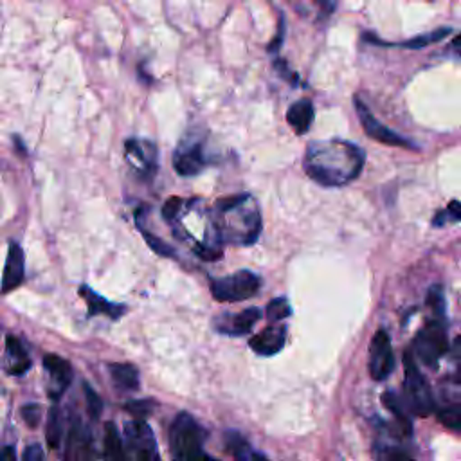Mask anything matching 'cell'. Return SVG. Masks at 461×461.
<instances>
[{"label":"cell","mask_w":461,"mask_h":461,"mask_svg":"<svg viewBox=\"0 0 461 461\" xmlns=\"http://www.w3.org/2000/svg\"><path fill=\"white\" fill-rule=\"evenodd\" d=\"M366 151L351 140L324 139L306 146L304 173L324 187H340L353 182L364 169Z\"/></svg>","instance_id":"6da1fadb"},{"label":"cell","mask_w":461,"mask_h":461,"mask_svg":"<svg viewBox=\"0 0 461 461\" xmlns=\"http://www.w3.org/2000/svg\"><path fill=\"white\" fill-rule=\"evenodd\" d=\"M214 227L218 234L229 236L232 243L250 245L261 230V214L249 193L227 196L214 205Z\"/></svg>","instance_id":"7a4b0ae2"},{"label":"cell","mask_w":461,"mask_h":461,"mask_svg":"<svg viewBox=\"0 0 461 461\" xmlns=\"http://www.w3.org/2000/svg\"><path fill=\"white\" fill-rule=\"evenodd\" d=\"M207 140L209 135L205 130L189 128L184 137L178 140L173 151V169L180 176H194L202 173L209 164L207 153Z\"/></svg>","instance_id":"3957f363"},{"label":"cell","mask_w":461,"mask_h":461,"mask_svg":"<svg viewBox=\"0 0 461 461\" xmlns=\"http://www.w3.org/2000/svg\"><path fill=\"white\" fill-rule=\"evenodd\" d=\"M205 432L187 412L176 414L169 429V447L173 459H198L203 456Z\"/></svg>","instance_id":"277c9868"},{"label":"cell","mask_w":461,"mask_h":461,"mask_svg":"<svg viewBox=\"0 0 461 461\" xmlns=\"http://www.w3.org/2000/svg\"><path fill=\"white\" fill-rule=\"evenodd\" d=\"M405 364V382H403V393H405V402L412 409L414 414L418 416H429L430 412L436 411V402L432 398L430 387L421 375V371L416 366L414 355L411 351L405 353L403 357Z\"/></svg>","instance_id":"5b68a950"},{"label":"cell","mask_w":461,"mask_h":461,"mask_svg":"<svg viewBox=\"0 0 461 461\" xmlns=\"http://www.w3.org/2000/svg\"><path fill=\"white\" fill-rule=\"evenodd\" d=\"M448 340H447V328L443 319H434L427 322L414 337L412 342V355L416 360L423 362L429 367H436L439 358L447 353Z\"/></svg>","instance_id":"8992f818"},{"label":"cell","mask_w":461,"mask_h":461,"mask_svg":"<svg viewBox=\"0 0 461 461\" xmlns=\"http://www.w3.org/2000/svg\"><path fill=\"white\" fill-rule=\"evenodd\" d=\"M261 286L259 276L250 270H238L230 276L218 277L211 283V292L216 301L221 303H236L245 301L258 294Z\"/></svg>","instance_id":"52a82bcc"},{"label":"cell","mask_w":461,"mask_h":461,"mask_svg":"<svg viewBox=\"0 0 461 461\" xmlns=\"http://www.w3.org/2000/svg\"><path fill=\"white\" fill-rule=\"evenodd\" d=\"M353 104H355V112L358 115V121L366 131L367 137H371L373 140L380 142V144H385V146H396V148H405V149H412V151H418L420 148L409 140L407 137L396 133L394 130H391L389 126L382 124L373 113L371 110L367 108V104L360 99V95H355L353 97Z\"/></svg>","instance_id":"ba28073f"},{"label":"cell","mask_w":461,"mask_h":461,"mask_svg":"<svg viewBox=\"0 0 461 461\" xmlns=\"http://www.w3.org/2000/svg\"><path fill=\"white\" fill-rule=\"evenodd\" d=\"M124 157L140 178H153L158 166L157 144L149 139L131 137L124 140Z\"/></svg>","instance_id":"9c48e42d"},{"label":"cell","mask_w":461,"mask_h":461,"mask_svg":"<svg viewBox=\"0 0 461 461\" xmlns=\"http://www.w3.org/2000/svg\"><path fill=\"white\" fill-rule=\"evenodd\" d=\"M126 445L133 461H162L155 434L144 420H133L126 425Z\"/></svg>","instance_id":"30bf717a"},{"label":"cell","mask_w":461,"mask_h":461,"mask_svg":"<svg viewBox=\"0 0 461 461\" xmlns=\"http://www.w3.org/2000/svg\"><path fill=\"white\" fill-rule=\"evenodd\" d=\"M394 367L391 339L384 330H378L369 344V375L373 380H385Z\"/></svg>","instance_id":"8fae6325"},{"label":"cell","mask_w":461,"mask_h":461,"mask_svg":"<svg viewBox=\"0 0 461 461\" xmlns=\"http://www.w3.org/2000/svg\"><path fill=\"white\" fill-rule=\"evenodd\" d=\"M261 319L259 308H245L240 313H221L220 317L214 319V328L216 331L230 337H240L250 333L254 324Z\"/></svg>","instance_id":"7c38bea8"},{"label":"cell","mask_w":461,"mask_h":461,"mask_svg":"<svg viewBox=\"0 0 461 461\" xmlns=\"http://www.w3.org/2000/svg\"><path fill=\"white\" fill-rule=\"evenodd\" d=\"M63 461H92V436L81 420H74L68 429Z\"/></svg>","instance_id":"4fadbf2b"},{"label":"cell","mask_w":461,"mask_h":461,"mask_svg":"<svg viewBox=\"0 0 461 461\" xmlns=\"http://www.w3.org/2000/svg\"><path fill=\"white\" fill-rule=\"evenodd\" d=\"M285 340H286V326L272 322L267 328H263L259 333H256L249 340V346L252 351H256L261 357H272L283 349Z\"/></svg>","instance_id":"5bb4252c"},{"label":"cell","mask_w":461,"mask_h":461,"mask_svg":"<svg viewBox=\"0 0 461 461\" xmlns=\"http://www.w3.org/2000/svg\"><path fill=\"white\" fill-rule=\"evenodd\" d=\"M43 367L52 380V389H50L52 398H59V394L70 385L74 376L70 362L54 353H47L43 357Z\"/></svg>","instance_id":"9a60e30c"},{"label":"cell","mask_w":461,"mask_h":461,"mask_svg":"<svg viewBox=\"0 0 461 461\" xmlns=\"http://www.w3.org/2000/svg\"><path fill=\"white\" fill-rule=\"evenodd\" d=\"M25 272V256L20 245L11 243L5 258V267L2 274V294H7L22 285Z\"/></svg>","instance_id":"2e32d148"},{"label":"cell","mask_w":461,"mask_h":461,"mask_svg":"<svg viewBox=\"0 0 461 461\" xmlns=\"http://www.w3.org/2000/svg\"><path fill=\"white\" fill-rule=\"evenodd\" d=\"M452 32L450 27H438L430 32H425V34H420V36H414L411 40H405V41H384L380 40L378 36L375 34H369V32H364L362 34V40L364 41H369L371 45H382V47H400V49H423L430 43H436V41H441L443 38H447L448 34Z\"/></svg>","instance_id":"e0dca14e"},{"label":"cell","mask_w":461,"mask_h":461,"mask_svg":"<svg viewBox=\"0 0 461 461\" xmlns=\"http://www.w3.org/2000/svg\"><path fill=\"white\" fill-rule=\"evenodd\" d=\"M315 119V108L310 99H299L286 110V122L297 135H304Z\"/></svg>","instance_id":"ac0fdd59"},{"label":"cell","mask_w":461,"mask_h":461,"mask_svg":"<svg viewBox=\"0 0 461 461\" xmlns=\"http://www.w3.org/2000/svg\"><path fill=\"white\" fill-rule=\"evenodd\" d=\"M79 295L85 299L90 315H108L110 319H119L124 313V306L122 304L106 301L104 297H101L97 292H94L86 285H83L79 288Z\"/></svg>","instance_id":"d6986e66"},{"label":"cell","mask_w":461,"mask_h":461,"mask_svg":"<svg viewBox=\"0 0 461 461\" xmlns=\"http://www.w3.org/2000/svg\"><path fill=\"white\" fill-rule=\"evenodd\" d=\"M108 371H110V376L113 380V385L119 391L133 393V391L139 389V371L133 364H128V362L110 364Z\"/></svg>","instance_id":"ffe728a7"},{"label":"cell","mask_w":461,"mask_h":461,"mask_svg":"<svg viewBox=\"0 0 461 461\" xmlns=\"http://www.w3.org/2000/svg\"><path fill=\"white\" fill-rule=\"evenodd\" d=\"M5 348H7V353H9V358H11V366L7 367L9 375L20 376V375L27 373L32 362L27 357V351H25L23 344L14 335H7L5 337Z\"/></svg>","instance_id":"44dd1931"},{"label":"cell","mask_w":461,"mask_h":461,"mask_svg":"<svg viewBox=\"0 0 461 461\" xmlns=\"http://www.w3.org/2000/svg\"><path fill=\"white\" fill-rule=\"evenodd\" d=\"M104 461H126L121 434L112 421L104 427Z\"/></svg>","instance_id":"7402d4cb"},{"label":"cell","mask_w":461,"mask_h":461,"mask_svg":"<svg viewBox=\"0 0 461 461\" xmlns=\"http://www.w3.org/2000/svg\"><path fill=\"white\" fill-rule=\"evenodd\" d=\"M63 436V418H61V411L58 405H52L49 411V418H47V427H45V438H47V445L50 448H58L59 441Z\"/></svg>","instance_id":"603a6c76"},{"label":"cell","mask_w":461,"mask_h":461,"mask_svg":"<svg viewBox=\"0 0 461 461\" xmlns=\"http://www.w3.org/2000/svg\"><path fill=\"white\" fill-rule=\"evenodd\" d=\"M382 402H384V405H385V407L394 414V418L398 420L400 427H402L407 434H411V430H412V423H411V418H409L407 411L403 409V402H402V400H398V398H396V394H394L393 391H385V393L382 394Z\"/></svg>","instance_id":"cb8c5ba5"},{"label":"cell","mask_w":461,"mask_h":461,"mask_svg":"<svg viewBox=\"0 0 461 461\" xmlns=\"http://www.w3.org/2000/svg\"><path fill=\"white\" fill-rule=\"evenodd\" d=\"M290 313H292V308L286 297H276L267 304V319L270 322H279L286 319Z\"/></svg>","instance_id":"d4e9b609"},{"label":"cell","mask_w":461,"mask_h":461,"mask_svg":"<svg viewBox=\"0 0 461 461\" xmlns=\"http://www.w3.org/2000/svg\"><path fill=\"white\" fill-rule=\"evenodd\" d=\"M447 221H461V202L452 200V202H450L443 211H439V212L434 216V220H432L434 225H443V223H447Z\"/></svg>","instance_id":"484cf974"},{"label":"cell","mask_w":461,"mask_h":461,"mask_svg":"<svg viewBox=\"0 0 461 461\" xmlns=\"http://www.w3.org/2000/svg\"><path fill=\"white\" fill-rule=\"evenodd\" d=\"M140 232H142V236H144L146 243H148V245H149L157 254L166 256V258H175V250H173L167 243H164L158 236H155V234L148 232V230H146V229H142V227H140Z\"/></svg>","instance_id":"4316f807"},{"label":"cell","mask_w":461,"mask_h":461,"mask_svg":"<svg viewBox=\"0 0 461 461\" xmlns=\"http://www.w3.org/2000/svg\"><path fill=\"white\" fill-rule=\"evenodd\" d=\"M427 304L430 306V310L434 312V315L438 319H443L445 317V297H443V292L439 286H432L429 290V295H427Z\"/></svg>","instance_id":"83f0119b"},{"label":"cell","mask_w":461,"mask_h":461,"mask_svg":"<svg viewBox=\"0 0 461 461\" xmlns=\"http://www.w3.org/2000/svg\"><path fill=\"white\" fill-rule=\"evenodd\" d=\"M227 448L234 454V456H238L240 459H243L247 454H249V445H247V441L241 438V434H238V432H227Z\"/></svg>","instance_id":"f1b7e54d"},{"label":"cell","mask_w":461,"mask_h":461,"mask_svg":"<svg viewBox=\"0 0 461 461\" xmlns=\"http://www.w3.org/2000/svg\"><path fill=\"white\" fill-rule=\"evenodd\" d=\"M274 70L286 81V83H290V85H294V86H297V85H301V79H299V76L288 67V63L285 61V59H281V58H276L274 59Z\"/></svg>","instance_id":"f546056e"},{"label":"cell","mask_w":461,"mask_h":461,"mask_svg":"<svg viewBox=\"0 0 461 461\" xmlns=\"http://www.w3.org/2000/svg\"><path fill=\"white\" fill-rule=\"evenodd\" d=\"M85 400H86V409H88L90 416L97 418L103 412V402H101L99 394L90 385H85Z\"/></svg>","instance_id":"4dcf8cb0"},{"label":"cell","mask_w":461,"mask_h":461,"mask_svg":"<svg viewBox=\"0 0 461 461\" xmlns=\"http://www.w3.org/2000/svg\"><path fill=\"white\" fill-rule=\"evenodd\" d=\"M151 402L149 400H133V402H128L124 405V409L128 412H131L137 420H144L149 412H151Z\"/></svg>","instance_id":"1f68e13d"},{"label":"cell","mask_w":461,"mask_h":461,"mask_svg":"<svg viewBox=\"0 0 461 461\" xmlns=\"http://www.w3.org/2000/svg\"><path fill=\"white\" fill-rule=\"evenodd\" d=\"M184 200L182 198H178V196H171L169 200H166V203H164V207H162V216L166 218V220H169V221H173L178 214H180V209L184 207Z\"/></svg>","instance_id":"d6a6232c"},{"label":"cell","mask_w":461,"mask_h":461,"mask_svg":"<svg viewBox=\"0 0 461 461\" xmlns=\"http://www.w3.org/2000/svg\"><path fill=\"white\" fill-rule=\"evenodd\" d=\"M376 461H412L405 452L398 448H378L376 450Z\"/></svg>","instance_id":"836d02e7"},{"label":"cell","mask_w":461,"mask_h":461,"mask_svg":"<svg viewBox=\"0 0 461 461\" xmlns=\"http://www.w3.org/2000/svg\"><path fill=\"white\" fill-rule=\"evenodd\" d=\"M40 416H41V407L38 403H25L22 407V418L29 427H36L40 423Z\"/></svg>","instance_id":"e575fe53"},{"label":"cell","mask_w":461,"mask_h":461,"mask_svg":"<svg viewBox=\"0 0 461 461\" xmlns=\"http://www.w3.org/2000/svg\"><path fill=\"white\" fill-rule=\"evenodd\" d=\"M283 38H285V18H283V16H279L277 32H276V36L270 40V43H268L267 50H268L270 54H277V52H279V49H281V45H283Z\"/></svg>","instance_id":"d590c367"},{"label":"cell","mask_w":461,"mask_h":461,"mask_svg":"<svg viewBox=\"0 0 461 461\" xmlns=\"http://www.w3.org/2000/svg\"><path fill=\"white\" fill-rule=\"evenodd\" d=\"M22 461H43V448L38 443L29 445L22 454Z\"/></svg>","instance_id":"8d00e7d4"},{"label":"cell","mask_w":461,"mask_h":461,"mask_svg":"<svg viewBox=\"0 0 461 461\" xmlns=\"http://www.w3.org/2000/svg\"><path fill=\"white\" fill-rule=\"evenodd\" d=\"M313 4L317 5V9H319L321 16L328 18V16H331V14L335 13L339 0H313Z\"/></svg>","instance_id":"74e56055"},{"label":"cell","mask_w":461,"mask_h":461,"mask_svg":"<svg viewBox=\"0 0 461 461\" xmlns=\"http://www.w3.org/2000/svg\"><path fill=\"white\" fill-rule=\"evenodd\" d=\"M454 358L457 362V380L461 384V337L454 340Z\"/></svg>","instance_id":"f35d334b"},{"label":"cell","mask_w":461,"mask_h":461,"mask_svg":"<svg viewBox=\"0 0 461 461\" xmlns=\"http://www.w3.org/2000/svg\"><path fill=\"white\" fill-rule=\"evenodd\" d=\"M448 50H450L452 54H456L457 58H461V32L454 36V40L450 41V47H448Z\"/></svg>","instance_id":"ab89813d"},{"label":"cell","mask_w":461,"mask_h":461,"mask_svg":"<svg viewBox=\"0 0 461 461\" xmlns=\"http://www.w3.org/2000/svg\"><path fill=\"white\" fill-rule=\"evenodd\" d=\"M252 459H254V461H268V459H267L263 454H259V452L252 454Z\"/></svg>","instance_id":"60d3db41"}]
</instances>
